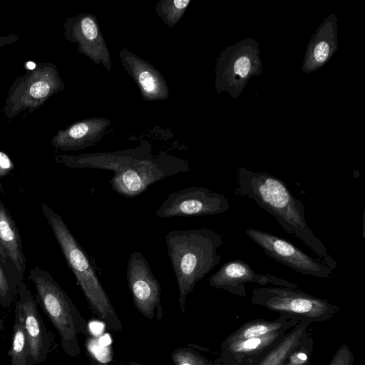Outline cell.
I'll return each instance as SVG.
<instances>
[{
    "label": "cell",
    "mask_w": 365,
    "mask_h": 365,
    "mask_svg": "<svg viewBox=\"0 0 365 365\" xmlns=\"http://www.w3.org/2000/svg\"><path fill=\"white\" fill-rule=\"evenodd\" d=\"M237 182L236 195L253 200L273 215L288 234L302 241L322 263L331 270L336 267V261L307 223L303 202L292 194L282 180L267 173L240 168Z\"/></svg>",
    "instance_id": "6da1fadb"
},
{
    "label": "cell",
    "mask_w": 365,
    "mask_h": 365,
    "mask_svg": "<svg viewBox=\"0 0 365 365\" xmlns=\"http://www.w3.org/2000/svg\"><path fill=\"white\" fill-rule=\"evenodd\" d=\"M165 240L178 284L180 309L184 313L188 294L220 262L217 250L222 237L215 230L200 228L171 230Z\"/></svg>",
    "instance_id": "7a4b0ae2"
},
{
    "label": "cell",
    "mask_w": 365,
    "mask_h": 365,
    "mask_svg": "<svg viewBox=\"0 0 365 365\" xmlns=\"http://www.w3.org/2000/svg\"><path fill=\"white\" fill-rule=\"evenodd\" d=\"M41 208L93 313L109 329L122 331V324L83 248L58 213L46 203Z\"/></svg>",
    "instance_id": "3957f363"
},
{
    "label": "cell",
    "mask_w": 365,
    "mask_h": 365,
    "mask_svg": "<svg viewBox=\"0 0 365 365\" xmlns=\"http://www.w3.org/2000/svg\"><path fill=\"white\" fill-rule=\"evenodd\" d=\"M28 279L36 288L38 302L60 335L62 349L71 357L78 356V335L89 336L86 320L47 270L36 266L29 271Z\"/></svg>",
    "instance_id": "277c9868"
},
{
    "label": "cell",
    "mask_w": 365,
    "mask_h": 365,
    "mask_svg": "<svg viewBox=\"0 0 365 365\" xmlns=\"http://www.w3.org/2000/svg\"><path fill=\"white\" fill-rule=\"evenodd\" d=\"M190 169L187 162L180 158L165 153L154 156L150 145L144 143L137 153L113 171L109 182L113 191L131 198L143 193L150 185Z\"/></svg>",
    "instance_id": "5b68a950"
},
{
    "label": "cell",
    "mask_w": 365,
    "mask_h": 365,
    "mask_svg": "<svg viewBox=\"0 0 365 365\" xmlns=\"http://www.w3.org/2000/svg\"><path fill=\"white\" fill-rule=\"evenodd\" d=\"M251 303L277 312L298 322L331 319L340 309L327 299L316 297L299 289L261 287L252 290Z\"/></svg>",
    "instance_id": "8992f818"
},
{
    "label": "cell",
    "mask_w": 365,
    "mask_h": 365,
    "mask_svg": "<svg viewBox=\"0 0 365 365\" xmlns=\"http://www.w3.org/2000/svg\"><path fill=\"white\" fill-rule=\"evenodd\" d=\"M64 87L54 63H38L10 86L3 108L4 115L11 120L22 111L31 113Z\"/></svg>",
    "instance_id": "52a82bcc"
},
{
    "label": "cell",
    "mask_w": 365,
    "mask_h": 365,
    "mask_svg": "<svg viewBox=\"0 0 365 365\" xmlns=\"http://www.w3.org/2000/svg\"><path fill=\"white\" fill-rule=\"evenodd\" d=\"M258 43L245 39L221 52L215 68V88L237 98L253 75L261 73Z\"/></svg>",
    "instance_id": "ba28073f"
},
{
    "label": "cell",
    "mask_w": 365,
    "mask_h": 365,
    "mask_svg": "<svg viewBox=\"0 0 365 365\" xmlns=\"http://www.w3.org/2000/svg\"><path fill=\"white\" fill-rule=\"evenodd\" d=\"M229 208L224 195L192 186L169 194L155 215L160 218L212 215L227 212Z\"/></svg>",
    "instance_id": "9c48e42d"
},
{
    "label": "cell",
    "mask_w": 365,
    "mask_h": 365,
    "mask_svg": "<svg viewBox=\"0 0 365 365\" xmlns=\"http://www.w3.org/2000/svg\"><path fill=\"white\" fill-rule=\"evenodd\" d=\"M245 234L267 255L302 274L320 278L331 276L332 271L326 264L280 237L254 228L246 229Z\"/></svg>",
    "instance_id": "30bf717a"
},
{
    "label": "cell",
    "mask_w": 365,
    "mask_h": 365,
    "mask_svg": "<svg viewBox=\"0 0 365 365\" xmlns=\"http://www.w3.org/2000/svg\"><path fill=\"white\" fill-rule=\"evenodd\" d=\"M127 281L138 311L149 319L163 317L161 287L147 259L138 251L132 252L126 267Z\"/></svg>",
    "instance_id": "8fae6325"
},
{
    "label": "cell",
    "mask_w": 365,
    "mask_h": 365,
    "mask_svg": "<svg viewBox=\"0 0 365 365\" xmlns=\"http://www.w3.org/2000/svg\"><path fill=\"white\" fill-rule=\"evenodd\" d=\"M64 38L77 46V50L97 65L111 72V56L96 16L80 13L63 23Z\"/></svg>",
    "instance_id": "7c38bea8"
},
{
    "label": "cell",
    "mask_w": 365,
    "mask_h": 365,
    "mask_svg": "<svg viewBox=\"0 0 365 365\" xmlns=\"http://www.w3.org/2000/svg\"><path fill=\"white\" fill-rule=\"evenodd\" d=\"M209 283L217 289L242 297H247L245 289L247 283H255L262 286L270 284L275 287L298 288L296 284L270 274H258L249 264L240 259L225 263L210 277Z\"/></svg>",
    "instance_id": "4fadbf2b"
},
{
    "label": "cell",
    "mask_w": 365,
    "mask_h": 365,
    "mask_svg": "<svg viewBox=\"0 0 365 365\" xmlns=\"http://www.w3.org/2000/svg\"><path fill=\"white\" fill-rule=\"evenodd\" d=\"M18 300L24 324L29 339L34 365L43 363L51 351L53 337L40 315L36 302L30 289L21 279L18 284Z\"/></svg>",
    "instance_id": "5bb4252c"
},
{
    "label": "cell",
    "mask_w": 365,
    "mask_h": 365,
    "mask_svg": "<svg viewBox=\"0 0 365 365\" xmlns=\"http://www.w3.org/2000/svg\"><path fill=\"white\" fill-rule=\"evenodd\" d=\"M121 65L139 88L144 101H164L170 97L168 83L163 74L148 61L122 48Z\"/></svg>",
    "instance_id": "9a60e30c"
},
{
    "label": "cell",
    "mask_w": 365,
    "mask_h": 365,
    "mask_svg": "<svg viewBox=\"0 0 365 365\" xmlns=\"http://www.w3.org/2000/svg\"><path fill=\"white\" fill-rule=\"evenodd\" d=\"M110 120L95 117L74 123L59 130L52 138L51 144L56 150L74 151L95 145L105 135Z\"/></svg>",
    "instance_id": "2e32d148"
},
{
    "label": "cell",
    "mask_w": 365,
    "mask_h": 365,
    "mask_svg": "<svg viewBox=\"0 0 365 365\" xmlns=\"http://www.w3.org/2000/svg\"><path fill=\"white\" fill-rule=\"evenodd\" d=\"M287 332L279 331L232 343H222L219 355L221 365H254Z\"/></svg>",
    "instance_id": "e0dca14e"
},
{
    "label": "cell",
    "mask_w": 365,
    "mask_h": 365,
    "mask_svg": "<svg viewBox=\"0 0 365 365\" xmlns=\"http://www.w3.org/2000/svg\"><path fill=\"white\" fill-rule=\"evenodd\" d=\"M0 262L13 266L22 276L26 257L18 227L6 207L0 200Z\"/></svg>",
    "instance_id": "ac0fdd59"
},
{
    "label": "cell",
    "mask_w": 365,
    "mask_h": 365,
    "mask_svg": "<svg viewBox=\"0 0 365 365\" xmlns=\"http://www.w3.org/2000/svg\"><path fill=\"white\" fill-rule=\"evenodd\" d=\"M336 18L324 20L308 46L302 68L310 72L325 63L336 48Z\"/></svg>",
    "instance_id": "d6986e66"
},
{
    "label": "cell",
    "mask_w": 365,
    "mask_h": 365,
    "mask_svg": "<svg viewBox=\"0 0 365 365\" xmlns=\"http://www.w3.org/2000/svg\"><path fill=\"white\" fill-rule=\"evenodd\" d=\"M311 322L302 321L273 344L254 365H283L292 352L309 334Z\"/></svg>",
    "instance_id": "ffe728a7"
},
{
    "label": "cell",
    "mask_w": 365,
    "mask_h": 365,
    "mask_svg": "<svg viewBox=\"0 0 365 365\" xmlns=\"http://www.w3.org/2000/svg\"><path fill=\"white\" fill-rule=\"evenodd\" d=\"M297 323L299 322L282 315L274 320L255 319L243 324L232 331L222 343H232L238 340L258 337L279 331H288Z\"/></svg>",
    "instance_id": "44dd1931"
},
{
    "label": "cell",
    "mask_w": 365,
    "mask_h": 365,
    "mask_svg": "<svg viewBox=\"0 0 365 365\" xmlns=\"http://www.w3.org/2000/svg\"><path fill=\"white\" fill-rule=\"evenodd\" d=\"M15 320L9 355L11 365H34L29 339L19 305L15 304Z\"/></svg>",
    "instance_id": "7402d4cb"
},
{
    "label": "cell",
    "mask_w": 365,
    "mask_h": 365,
    "mask_svg": "<svg viewBox=\"0 0 365 365\" xmlns=\"http://www.w3.org/2000/svg\"><path fill=\"white\" fill-rule=\"evenodd\" d=\"M207 348L187 344L175 349L171 359L175 365H221L219 356L210 359L204 353Z\"/></svg>",
    "instance_id": "603a6c76"
},
{
    "label": "cell",
    "mask_w": 365,
    "mask_h": 365,
    "mask_svg": "<svg viewBox=\"0 0 365 365\" xmlns=\"http://www.w3.org/2000/svg\"><path fill=\"white\" fill-rule=\"evenodd\" d=\"M190 3V0H160L155 5V12L164 24L173 28Z\"/></svg>",
    "instance_id": "cb8c5ba5"
},
{
    "label": "cell",
    "mask_w": 365,
    "mask_h": 365,
    "mask_svg": "<svg viewBox=\"0 0 365 365\" xmlns=\"http://www.w3.org/2000/svg\"><path fill=\"white\" fill-rule=\"evenodd\" d=\"M313 349V336L309 332L304 340L292 352L283 365H308Z\"/></svg>",
    "instance_id": "d4e9b609"
},
{
    "label": "cell",
    "mask_w": 365,
    "mask_h": 365,
    "mask_svg": "<svg viewBox=\"0 0 365 365\" xmlns=\"http://www.w3.org/2000/svg\"><path fill=\"white\" fill-rule=\"evenodd\" d=\"M18 284L11 281L0 262V304L2 308H8L17 294Z\"/></svg>",
    "instance_id": "484cf974"
},
{
    "label": "cell",
    "mask_w": 365,
    "mask_h": 365,
    "mask_svg": "<svg viewBox=\"0 0 365 365\" xmlns=\"http://www.w3.org/2000/svg\"><path fill=\"white\" fill-rule=\"evenodd\" d=\"M354 360L349 346L344 344L336 350L329 365H354Z\"/></svg>",
    "instance_id": "4316f807"
},
{
    "label": "cell",
    "mask_w": 365,
    "mask_h": 365,
    "mask_svg": "<svg viewBox=\"0 0 365 365\" xmlns=\"http://www.w3.org/2000/svg\"><path fill=\"white\" fill-rule=\"evenodd\" d=\"M14 169V165L9 155L0 150V178L9 175Z\"/></svg>",
    "instance_id": "83f0119b"
},
{
    "label": "cell",
    "mask_w": 365,
    "mask_h": 365,
    "mask_svg": "<svg viewBox=\"0 0 365 365\" xmlns=\"http://www.w3.org/2000/svg\"><path fill=\"white\" fill-rule=\"evenodd\" d=\"M19 36L16 34H12L7 36H0V47L16 42Z\"/></svg>",
    "instance_id": "f1b7e54d"
},
{
    "label": "cell",
    "mask_w": 365,
    "mask_h": 365,
    "mask_svg": "<svg viewBox=\"0 0 365 365\" xmlns=\"http://www.w3.org/2000/svg\"><path fill=\"white\" fill-rule=\"evenodd\" d=\"M90 361L93 365H108L107 362L106 361H101L98 360H96L93 357L90 356Z\"/></svg>",
    "instance_id": "f546056e"
},
{
    "label": "cell",
    "mask_w": 365,
    "mask_h": 365,
    "mask_svg": "<svg viewBox=\"0 0 365 365\" xmlns=\"http://www.w3.org/2000/svg\"><path fill=\"white\" fill-rule=\"evenodd\" d=\"M127 365H142V364L140 363H138L136 361H132V362H130L129 364H128Z\"/></svg>",
    "instance_id": "4dcf8cb0"
}]
</instances>
